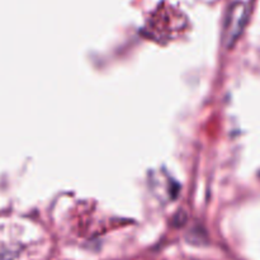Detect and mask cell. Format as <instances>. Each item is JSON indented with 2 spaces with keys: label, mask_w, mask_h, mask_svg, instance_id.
Segmentation results:
<instances>
[{
  "label": "cell",
  "mask_w": 260,
  "mask_h": 260,
  "mask_svg": "<svg viewBox=\"0 0 260 260\" xmlns=\"http://www.w3.org/2000/svg\"><path fill=\"white\" fill-rule=\"evenodd\" d=\"M244 18H245L244 7H233L230 15L226 19L225 33H223L225 43L229 47L233 46L235 43V41L238 40L244 24Z\"/></svg>",
  "instance_id": "1"
},
{
  "label": "cell",
  "mask_w": 260,
  "mask_h": 260,
  "mask_svg": "<svg viewBox=\"0 0 260 260\" xmlns=\"http://www.w3.org/2000/svg\"><path fill=\"white\" fill-rule=\"evenodd\" d=\"M18 254L14 250L8 248L0 249V260H17Z\"/></svg>",
  "instance_id": "2"
}]
</instances>
